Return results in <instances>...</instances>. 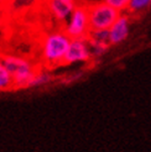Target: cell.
Here are the masks:
<instances>
[{
	"label": "cell",
	"mask_w": 151,
	"mask_h": 152,
	"mask_svg": "<svg viewBox=\"0 0 151 152\" xmlns=\"http://www.w3.org/2000/svg\"><path fill=\"white\" fill-rule=\"evenodd\" d=\"M92 31L89 22L88 6L84 4H77L72 11L70 19L65 24V32L71 39H88Z\"/></svg>",
	"instance_id": "277c9868"
},
{
	"label": "cell",
	"mask_w": 151,
	"mask_h": 152,
	"mask_svg": "<svg viewBox=\"0 0 151 152\" xmlns=\"http://www.w3.org/2000/svg\"><path fill=\"white\" fill-rule=\"evenodd\" d=\"M150 6H151V0H131L128 11H130L131 14H139L145 11Z\"/></svg>",
	"instance_id": "7c38bea8"
},
{
	"label": "cell",
	"mask_w": 151,
	"mask_h": 152,
	"mask_svg": "<svg viewBox=\"0 0 151 152\" xmlns=\"http://www.w3.org/2000/svg\"><path fill=\"white\" fill-rule=\"evenodd\" d=\"M52 80V75L48 72H43V71H37L35 75L32 77L31 82H30L29 87H42L45 84H48Z\"/></svg>",
	"instance_id": "30bf717a"
},
{
	"label": "cell",
	"mask_w": 151,
	"mask_h": 152,
	"mask_svg": "<svg viewBox=\"0 0 151 152\" xmlns=\"http://www.w3.org/2000/svg\"><path fill=\"white\" fill-rule=\"evenodd\" d=\"M72 39L63 31L48 34L42 41L41 55L45 63L48 66L63 64V59Z\"/></svg>",
	"instance_id": "6da1fadb"
},
{
	"label": "cell",
	"mask_w": 151,
	"mask_h": 152,
	"mask_svg": "<svg viewBox=\"0 0 151 152\" xmlns=\"http://www.w3.org/2000/svg\"><path fill=\"white\" fill-rule=\"evenodd\" d=\"M66 3H71V4H77V0H63Z\"/></svg>",
	"instance_id": "2e32d148"
},
{
	"label": "cell",
	"mask_w": 151,
	"mask_h": 152,
	"mask_svg": "<svg viewBox=\"0 0 151 152\" xmlns=\"http://www.w3.org/2000/svg\"><path fill=\"white\" fill-rule=\"evenodd\" d=\"M0 59L7 68V71L12 74L15 89L27 88L32 77L37 72L32 62L24 57L12 55H0Z\"/></svg>",
	"instance_id": "7a4b0ae2"
},
{
	"label": "cell",
	"mask_w": 151,
	"mask_h": 152,
	"mask_svg": "<svg viewBox=\"0 0 151 152\" xmlns=\"http://www.w3.org/2000/svg\"><path fill=\"white\" fill-rule=\"evenodd\" d=\"M130 32V20L126 15H120L119 19L109 28L110 45H119L124 42Z\"/></svg>",
	"instance_id": "8992f818"
},
{
	"label": "cell",
	"mask_w": 151,
	"mask_h": 152,
	"mask_svg": "<svg viewBox=\"0 0 151 152\" xmlns=\"http://www.w3.org/2000/svg\"><path fill=\"white\" fill-rule=\"evenodd\" d=\"M77 1H81L79 4L89 5V4H93V3H97V1H100V0H77Z\"/></svg>",
	"instance_id": "5bb4252c"
},
{
	"label": "cell",
	"mask_w": 151,
	"mask_h": 152,
	"mask_svg": "<svg viewBox=\"0 0 151 152\" xmlns=\"http://www.w3.org/2000/svg\"><path fill=\"white\" fill-rule=\"evenodd\" d=\"M92 58V52L87 39H73L70 43L63 64H73L78 62H88Z\"/></svg>",
	"instance_id": "5b68a950"
},
{
	"label": "cell",
	"mask_w": 151,
	"mask_h": 152,
	"mask_svg": "<svg viewBox=\"0 0 151 152\" xmlns=\"http://www.w3.org/2000/svg\"><path fill=\"white\" fill-rule=\"evenodd\" d=\"M40 0H11L9 6H11V10L14 12H20L22 10L31 9Z\"/></svg>",
	"instance_id": "8fae6325"
},
{
	"label": "cell",
	"mask_w": 151,
	"mask_h": 152,
	"mask_svg": "<svg viewBox=\"0 0 151 152\" xmlns=\"http://www.w3.org/2000/svg\"><path fill=\"white\" fill-rule=\"evenodd\" d=\"M11 89H15L14 77L0 59V92H6Z\"/></svg>",
	"instance_id": "ba28073f"
},
{
	"label": "cell",
	"mask_w": 151,
	"mask_h": 152,
	"mask_svg": "<svg viewBox=\"0 0 151 152\" xmlns=\"http://www.w3.org/2000/svg\"><path fill=\"white\" fill-rule=\"evenodd\" d=\"M87 40H88L89 47H90V52H92V57L103 56L110 46L109 42H102V41H95V40H90V39H87Z\"/></svg>",
	"instance_id": "9c48e42d"
},
{
	"label": "cell",
	"mask_w": 151,
	"mask_h": 152,
	"mask_svg": "<svg viewBox=\"0 0 151 152\" xmlns=\"http://www.w3.org/2000/svg\"><path fill=\"white\" fill-rule=\"evenodd\" d=\"M87 6H88L89 22L92 31H95V30H109L122 15V12L119 10L107 4L104 0L89 4Z\"/></svg>",
	"instance_id": "3957f363"
},
{
	"label": "cell",
	"mask_w": 151,
	"mask_h": 152,
	"mask_svg": "<svg viewBox=\"0 0 151 152\" xmlns=\"http://www.w3.org/2000/svg\"><path fill=\"white\" fill-rule=\"evenodd\" d=\"M46 4H47V9L52 16L58 22H65V24L70 19L74 7L77 6V4L66 3L63 0H46Z\"/></svg>",
	"instance_id": "52a82bcc"
},
{
	"label": "cell",
	"mask_w": 151,
	"mask_h": 152,
	"mask_svg": "<svg viewBox=\"0 0 151 152\" xmlns=\"http://www.w3.org/2000/svg\"><path fill=\"white\" fill-rule=\"evenodd\" d=\"M104 1L109 4L110 6H113L114 9L119 10L120 12H124V11H128V9H129L131 0H104Z\"/></svg>",
	"instance_id": "4fadbf2b"
},
{
	"label": "cell",
	"mask_w": 151,
	"mask_h": 152,
	"mask_svg": "<svg viewBox=\"0 0 151 152\" xmlns=\"http://www.w3.org/2000/svg\"><path fill=\"white\" fill-rule=\"evenodd\" d=\"M10 1H11V0H0V7H4L6 5H9Z\"/></svg>",
	"instance_id": "9a60e30c"
}]
</instances>
